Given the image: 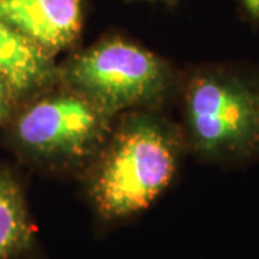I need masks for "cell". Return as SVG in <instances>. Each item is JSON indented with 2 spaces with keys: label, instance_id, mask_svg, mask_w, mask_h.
Instances as JSON below:
<instances>
[{
  "label": "cell",
  "instance_id": "10",
  "mask_svg": "<svg viewBox=\"0 0 259 259\" xmlns=\"http://www.w3.org/2000/svg\"><path fill=\"white\" fill-rule=\"evenodd\" d=\"M150 2H167V3H173L175 0H150Z\"/></svg>",
  "mask_w": 259,
  "mask_h": 259
},
{
  "label": "cell",
  "instance_id": "9",
  "mask_svg": "<svg viewBox=\"0 0 259 259\" xmlns=\"http://www.w3.org/2000/svg\"><path fill=\"white\" fill-rule=\"evenodd\" d=\"M248 16L253 20H259V0H241Z\"/></svg>",
  "mask_w": 259,
  "mask_h": 259
},
{
  "label": "cell",
  "instance_id": "1",
  "mask_svg": "<svg viewBox=\"0 0 259 259\" xmlns=\"http://www.w3.org/2000/svg\"><path fill=\"white\" fill-rule=\"evenodd\" d=\"M176 170L175 141L158 121L133 117L114 136L91 183V197L107 221L147 209Z\"/></svg>",
  "mask_w": 259,
  "mask_h": 259
},
{
  "label": "cell",
  "instance_id": "3",
  "mask_svg": "<svg viewBox=\"0 0 259 259\" xmlns=\"http://www.w3.org/2000/svg\"><path fill=\"white\" fill-rule=\"evenodd\" d=\"M65 76L108 115L157 100L166 90L168 71L163 61L124 39H105L74 56Z\"/></svg>",
  "mask_w": 259,
  "mask_h": 259
},
{
  "label": "cell",
  "instance_id": "7",
  "mask_svg": "<svg viewBox=\"0 0 259 259\" xmlns=\"http://www.w3.org/2000/svg\"><path fill=\"white\" fill-rule=\"evenodd\" d=\"M35 233L18 185L0 175V259H18L33 246Z\"/></svg>",
  "mask_w": 259,
  "mask_h": 259
},
{
  "label": "cell",
  "instance_id": "2",
  "mask_svg": "<svg viewBox=\"0 0 259 259\" xmlns=\"http://www.w3.org/2000/svg\"><path fill=\"white\" fill-rule=\"evenodd\" d=\"M186 122L193 147L206 157L259 153V81L229 69L196 74L185 93Z\"/></svg>",
  "mask_w": 259,
  "mask_h": 259
},
{
  "label": "cell",
  "instance_id": "8",
  "mask_svg": "<svg viewBox=\"0 0 259 259\" xmlns=\"http://www.w3.org/2000/svg\"><path fill=\"white\" fill-rule=\"evenodd\" d=\"M12 102H13V100L10 97L8 88L0 81V121H3L9 115Z\"/></svg>",
  "mask_w": 259,
  "mask_h": 259
},
{
  "label": "cell",
  "instance_id": "4",
  "mask_svg": "<svg viewBox=\"0 0 259 259\" xmlns=\"http://www.w3.org/2000/svg\"><path fill=\"white\" fill-rule=\"evenodd\" d=\"M111 115L82 94L58 93L44 97L19 115V143L44 157H81L105 137Z\"/></svg>",
  "mask_w": 259,
  "mask_h": 259
},
{
  "label": "cell",
  "instance_id": "6",
  "mask_svg": "<svg viewBox=\"0 0 259 259\" xmlns=\"http://www.w3.org/2000/svg\"><path fill=\"white\" fill-rule=\"evenodd\" d=\"M49 52L0 22V81L12 100L49 87L58 69Z\"/></svg>",
  "mask_w": 259,
  "mask_h": 259
},
{
  "label": "cell",
  "instance_id": "5",
  "mask_svg": "<svg viewBox=\"0 0 259 259\" xmlns=\"http://www.w3.org/2000/svg\"><path fill=\"white\" fill-rule=\"evenodd\" d=\"M82 19V0H0V22L51 55L78 39Z\"/></svg>",
  "mask_w": 259,
  "mask_h": 259
}]
</instances>
